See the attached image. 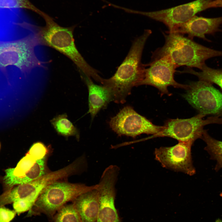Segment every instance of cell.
I'll return each instance as SVG.
<instances>
[{"label": "cell", "instance_id": "1", "mask_svg": "<svg viewBox=\"0 0 222 222\" xmlns=\"http://www.w3.org/2000/svg\"><path fill=\"white\" fill-rule=\"evenodd\" d=\"M39 15L45 21L44 26L37 27L25 22L20 23L19 26L32 31L39 45L51 47L63 54L75 64L81 74L100 83L102 78L98 71L87 63L75 45L73 35L75 26H61L42 11Z\"/></svg>", "mask_w": 222, "mask_h": 222}, {"label": "cell", "instance_id": "2", "mask_svg": "<svg viewBox=\"0 0 222 222\" xmlns=\"http://www.w3.org/2000/svg\"><path fill=\"white\" fill-rule=\"evenodd\" d=\"M151 33V30H146L136 38L114 75L109 79L103 78L101 84L110 90L115 103H125L132 88L138 86L143 79L146 66L141 62L142 56L146 43Z\"/></svg>", "mask_w": 222, "mask_h": 222}, {"label": "cell", "instance_id": "3", "mask_svg": "<svg viewBox=\"0 0 222 222\" xmlns=\"http://www.w3.org/2000/svg\"><path fill=\"white\" fill-rule=\"evenodd\" d=\"M166 33L162 32L165 39L164 45L152 52L150 62L165 57L177 68L186 66L201 70L207 60L222 56V51L204 46L183 35Z\"/></svg>", "mask_w": 222, "mask_h": 222}, {"label": "cell", "instance_id": "4", "mask_svg": "<svg viewBox=\"0 0 222 222\" xmlns=\"http://www.w3.org/2000/svg\"><path fill=\"white\" fill-rule=\"evenodd\" d=\"M98 187V184L88 186L80 183L54 182L42 191L27 216L43 213L53 218L56 212L67 202L74 200L88 191L97 189Z\"/></svg>", "mask_w": 222, "mask_h": 222}, {"label": "cell", "instance_id": "5", "mask_svg": "<svg viewBox=\"0 0 222 222\" xmlns=\"http://www.w3.org/2000/svg\"><path fill=\"white\" fill-rule=\"evenodd\" d=\"M39 45L35 38L29 35L21 39L9 41H0V70L10 85L6 67L14 66L23 73H29L37 67L44 68L39 60L35 48Z\"/></svg>", "mask_w": 222, "mask_h": 222}, {"label": "cell", "instance_id": "6", "mask_svg": "<svg viewBox=\"0 0 222 222\" xmlns=\"http://www.w3.org/2000/svg\"><path fill=\"white\" fill-rule=\"evenodd\" d=\"M84 163V159L80 158L63 168L46 174L28 183L19 185L7 192L6 200L10 204L15 202L23 212L29 211L46 187L57 180L76 172Z\"/></svg>", "mask_w": 222, "mask_h": 222}, {"label": "cell", "instance_id": "7", "mask_svg": "<svg viewBox=\"0 0 222 222\" xmlns=\"http://www.w3.org/2000/svg\"><path fill=\"white\" fill-rule=\"evenodd\" d=\"M205 116L199 113L187 119H169L166 121L162 130L153 137H169L179 141L194 143L196 139L202 138L205 125L222 124V118L220 116L209 117L204 119Z\"/></svg>", "mask_w": 222, "mask_h": 222}, {"label": "cell", "instance_id": "8", "mask_svg": "<svg viewBox=\"0 0 222 222\" xmlns=\"http://www.w3.org/2000/svg\"><path fill=\"white\" fill-rule=\"evenodd\" d=\"M188 85L183 96L199 114L222 115V93L212 84L199 80Z\"/></svg>", "mask_w": 222, "mask_h": 222}, {"label": "cell", "instance_id": "9", "mask_svg": "<svg viewBox=\"0 0 222 222\" xmlns=\"http://www.w3.org/2000/svg\"><path fill=\"white\" fill-rule=\"evenodd\" d=\"M109 125L118 136L125 135L133 138L143 134L155 135L163 128V126L154 124L130 106L125 107L112 118Z\"/></svg>", "mask_w": 222, "mask_h": 222}, {"label": "cell", "instance_id": "10", "mask_svg": "<svg viewBox=\"0 0 222 222\" xmlns=\"http://www.w3.org/2000/svg\"><path fill=\"white\" fill-rule=\"evenodd\" d=\"M119 170L112 166L104 171L97 189L100 197V208L97 222H121L115 206V185Z\"/></svg>", "mask_w": 222, "mask_h": 222}, {"label": "cell", "instance_id": "11", "mask_svg": "<svg viewBox=\"0 0 222 222\" xmlns=\"http://www.w3.org/2000/svg\"><path fill=\"white\" fill-rule=\"evenodd\" d=\"M193 143L179 141L172 146L156 148L154 152L155 158L165 168L193 175L196 172L191 155Z\"/></svg>", "mask_w": 222, "mask_h": 222}, {"label": "cell", "instance_id": "12", "mask_svg": "<svg viewBox=\"0 0 222 222\" xmlns=\"http://www.w3.org/2000/svg\"><path fill=\"white\" fill-rule=\"evenodd\" d=\"M212 0H196L185 4L162 10L145 12L131 10L130 13L141 14L162 22L171 31L175 26L183 23L198 12L209 8Z\"/></svg>", "mask_w": 222, "mask_h": 222}, {"label": "cell", "instance_id": "13", "mask_svg": "<svg viewBox=\"0 0 222 222\" xmlns=\"http://www.w3.org/2000/svg\"><path fill=\"white\" fill-rule=\"evenodd\" d=\"M150 67L146 68L143 79L138 86L148 85L157 88L162 95L171 94L167 89L171 86L187 90L188 85L178 83L174 79L177 66L167 58L164 57L146 64Z\"/></svg>", "mask_w": 222, "mask_h": 222}, {"label": "cell", "instance_id": "14", "mask_svg": "<svg viewBox=\"0 0 222 222\" xmlns=\"http://www.w3.org/2000/svg\"><path fill=\"white\" fill-rule=\"evenodd\" d=\"M222 24V17L209 18L195 16L186 22L174 27L168 32L187 34L188 37L193 39L197 37L207 41L206 34L213 35L220 31V26Z\"/></svg>", "mask_w": 222, "mask_h": 222}, {"label": "cell", "instance_id": "15", "mask_svg": "<svg viewBox=\"0 0 222 222\" xmlns=\"http://www.w3.org/2000/svg\"><path fill=\"white\" fill-rule=\"evenodd\" d=\"M47 149L40 142L34 143L26 155L18 162L15 168H9L5 170L4 180L9 186L20 185L22 179L33 166L38 158L46 156Z\"/></svg>", "mask_w": 222, "mask_h": 222}, {"label": "cell", "instance_id": "16", "mask_svg": "<svg viewBox=\"0 0 222 222\" xmlns=\"http://www.w3.org/2000/svg\"><path fill=\"white\" fill-rule=\"evenodd\" d=\"M82 77L88 91V113L93 119L100 110L106 108L110 101H113V95L109 89L95 84L91 78L84 75Z\"/></svg>", "mask_w": 222, "mask_h": 222}, {"label": "cell", "instance_id": "17", "mask_svg": "<svg viewBox=\"0 0 222 222\" xmlns=\"http://www.w3.org/2000/svg\"><path fill=\"white\" fill-rule=\"evenodd\" d=\"M74 201L82 222H97L100 208V197L97 189L80 195Z\"/></svg>", "mask_w": 222, "mask_h": 222}, {"label": "cell", "instance_id": "18", "mask_svg": "<svg viewBox=\"0 0 222 222\" xmlns=\"http://www.w3.org/2000/svg\"><path fill=\"white\" fill-rule=\"evenodd\" d=\"M201 139L206 143L204 149L209 155L210 159L216 162L214 170L219 171L222 169V141L212 137L205 130Z\"/></svg>", "mask_w": 222, "mask_h": 222}, {"label": "cell", "instance_id": "19", "mask_svg": "<svg viewBox=\"0 0 222 222\" xmlns=\"http://www.w3.org/2000/svg\"><path fill=\"white\" fill-rule=\"evenodd\" d=\"M201 71L197 72L191 68L187 67L180 71L181 73H188L197 76L199 80L215 84L222 89V69H215L209 67L205 64Z\"/></svg>", "mask_w": 222, "mask_h": 222}, {"label": "cell", "instance_id": "20", "mask_svg": "<svg viewBox=\"0 0 222 222\" xmlns=\"http://www.w3.org/2000/svg\"><path fill=\"white\" fill-rule=\"evenodd\" d=\"M50 122L59 134L66 137L73 136L79 138L78 130L68 119L66 114L56 117Z\"/></svg>", "mask_w": 222, "mask_h": 222}, {"label": "cell", "instance_id": "21", "mask_svg": "<svg viewBox=\"0 0 222 222\" xmlns=\"http://www.w3.org/2000/svg\"><path fill=\"white\" fill-rule=\"evenodd\" d=\"M27 9L39 14L41 11L29 0H0V12Z\"/></svg>", "mask_w": 222, "mask_h": 222}, {"label": "cell", "instance_id": "22", "mask_svg": "<svg viewBox=\"0 0 222 222\" xmlns=\"http://www.w3.org/2000/svg\"><path fill=\"white\" fill-rule=\"evenodd\" d=\"M53 218L54 222H82L73 204L62 206L57 211Z\"/></svg>", "mask_w": 222, "mask_h": 222}, {"label": "cell", "instance_id": "23", "mask_svg": "<svg viewBox=\"0 0 222 222\" xmlns=\"http://www.w3.org/2000/svg\"><path fill=\"white\" fill-rule=\"evenodd\" d=\"M16 214L14 210L3 206L0 207V222H11Z\"/></svg>", "mask_w": 222, "mask_h": 222}, {"label": "cell", "instance_id": "24", "mask_svg": "<svg viewBox=\"0 0 222 222\" xmlns=\"http://www.w3.org/2000/svg\"><path fill=\"white\" fill-rule=\"evenodd\" d=\"M214 7H222V0H212L210 3L209 8Z\"/></svg>", "mask_w": 222, "mask_h": 222}, {"label": "cell", "instance_id": "25", "mask_svg": "<svg viewBox=\"0 0 222 222\" xmlns=\"http://www.w3.org/2000/svg\"><path fill=\"white\" fill-rule=\"evenodd\" d=\"M216 222H222V221L220 219H218L216 220Z\"/></svg>", "mask_w": 222, "mask_h": 222}, {"label": "cell", "instance_id": "26", "mask_svg": "<svg viewBox=\"0 0 222 222\" xmlns=\"http://www.w3.org/2000/svg\"><path fill=\"white\" fill-rule=\"evenodd\" d=\"M221 195H222V193H221Z\"/></svg>", "mask_w": 222, "mask_h": 222}]
</instances>
